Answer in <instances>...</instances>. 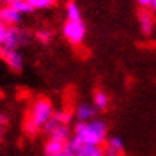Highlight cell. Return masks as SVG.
<instances>
[{"label": "cell", "mask_w": 156, "mask_h": 156, "mask_svg": "<svg viewBox=\"0 0 156 156\" xmlns=\"http://www.w3.org/2000/svg\"><path fill=\"white\" fill-rule=\"evenodd\" d=\"M108 125L103 120H87L79 122L75 126V137L83 145H100L106 140Z\"/></svg>", "instance_id": "1"}, {"label": "cell", "mask_w": 156, "mask_h": 156, "mask_svg": "<svg viewBox=\"0 0 156 156\" xmlns=\"http://www.w3.org/2000/svg\"><path fill=\"white\" fill-rule=\"evenodd\" d=\"M53 106L48 99H39L32 106V112L26 122V130L30 135H34L39 129L44 126V123L53 116Z\"/></svg>", "instance_id": "2"}, {"label": "cell", "mask_w": 156, "mask_h": 156, "mask_svg": "<svg viewBox=\"0 0 156 156\" xmlns=\"http://www.w3.org/2000/svg\"><path fill=\"white\" fill-rule=\"evenodd\" d=\"M29 42V34L22 30V29L16 27V26H9L6 30V36L3 40V44L0 49H6V50H17L20 46H23Z\"/></svg>", "instance_id": "3"}, {"label": "cell", "mask_w": 156, "mask_h": 156, "mask_svg": "<svg viewBox=\"0 0 156 156\" xmlns=\"http://www.w3.org/2000/svg\"><path fill=\"white\" fill-rule=\"evenodd\" d=\"M63 34L72 44H80L86 37V24L83 20H67L63 26Z\"/></svg>", "instance_id": "4"}, {"label": "cell", "mask_w": 156, "mask_h": 156, "mask_svg": "<svg viewBox=\"0 0 156 156\" xmlns=\"http://www.w3.org/2000/svg\"><path fill=\"white\" fill-rule=\"evenodd\" d=\"M0 56L5 59V62L10 66V69L19 72L23 67V56L19 50H6L0 49Z\"/></svg>", "instance_id": "5"}, {"label": "cell", "mask_w": 156, "mask_h": 156, "mask_svg": "<svg viewBox=\"0 0 156 156\" xmlns=\"http://www.w3.org/2000/svg\"><path fill=\"white\" fill-rule=\"evenodd\" d=\"M0 20L9 27V26H16L20 23L22 20V14L17 13L14 9H12L10 6H5L0 9Z\"/></svg>", "instance_id": "6"}, {"label": "cell", "mask_w": 156, "mask_h": 156, "mask_svg": "<svg viewBox=\"0 0 156 156\" xmlns=\"http://www.w3.org/2000/svg\"><path fill=\"white\" fill-rule=\"evenodd\" d=\"M125 149V143L119 136L110 137L103 147V155L105 156H120Z\"/></svg>", "instance_id": "7"}, {"label": "cell", "mask_w": 156, "mask_h": 156, "mask_svg": "<svg viewBox=\"0 0 156 156\" xmlns=\"http://www.w3.org/2000/svg\"><path fill=\"white\" fill-rule=\"evenodd\" d=\"M76 118L79 122H87V120H92L93 116H95V108L90 106L87 103H80L77 108H76Z\"/></svg>", "instance_id": "8"}, {"label": "cell", "mask_w": 156, "mask_h": 156, "mask_svg": "<svg viewBox=\"0 0 156 156\" xmlns=\"http://www.w3.org/2000/svg\"><path fill=\"white\" fill-rule=\"evenodd\" d=\"M139 23L142 29L143 34H151L153 30V17L151 13H147L146 10H142L139 14Z\"/></svg>", "instance_id": "9"}, {"label": "cell", "mask_w": 156, "mask_h": 156, "mask_svg": "<svg viewBox=\"0 0 156 156\" xmlns=\"http://www.w3.org/2000/svg\"><path fill=\"white\" fill-rule=\"evenodd\" d=\"M75 156H103V147L100 145H83Z\"/></svg>", "instance_id": "10"}, {"label": "cell", "mask_w": 156, "mask_h": 156, "mask_svg": "<svg viewBox=\"0 0 156 156\" xmlns=\"http://www.w3.org/2000/svg\"><path fill=\"white\" fill-rule=\"evenodd\" d=\"M65 147H66V142L59 140V139H49V142L46 143V147H44V152L48 156H53L60 153Z\"/></svg>", "instance_id": "11"}, {"label": "cell", "mask_w": 156, "mask_h": 156, "mask_svg": "<svg viewBox=\"0 0 156 156\" xmlns=\"http://www.w3.org/2000/svg\"><path fill=\"white\" fill-rule=\"evenodd\" d=\"M6 3H7V6H10L12 9L16 10L17 13L22 14V16L30 13V12H33L32 6L29 5L26 0H6Z\"/></svg>", "instance_id": "12"}, {"label": "cell", "mask_w": 156, "mask_h": 156, "mask_svg": "<svg viewBox=\"0 0 156 156\" xmlns=\"http://www.w3.org/2000/svg\"><path fill=\"white\" fill-rule=\"evenodd\" d=\"M49 137H50V139H59V140H63V142H67L69 137H70V130L67 128V125H59V126L49 135Z\"/></svg>", "instance_id": "13"}, {"label": "cell", "mask_w": 156, "mask_h": 156, "mask_svg": "<svg viewBox=\"0 0 156 156\" xmlns=\"http://www.w3.org/2000/svg\"><path fill=\"white\" fill-rule=\"evenodd\" d=\"M93 103L98 110H106L109 106V96L102 90H98L93 96Z\"/></svg>", "instance_id": "14"}, {"label": "cell", "mask_w": 156, "mask_h": 156, "mask_svg": "<svg viewBox=\"0 0 156 156\" xmlns=\"http://www.w3.org/2000/svg\"><path fill=\"white\" fill-rule=\"evenodd\" d=\"M66 16L67 20H82L80 7L77 6L76 2H69L66 6Z\"/></svg>", "instance_id": "15"}, {"label": "cell", "mask_w": 156, "mask_h": 156, "mask_svg": "<svg viewBox=\"0 0 156 156\" xmlns=\"http://www.w3.org/2000/svg\"><path fill=\"white\" fill-rule=\"evenodd\" d=\"M29 5L32 6V9H48L50 6L56 3V0H26Z\"/></svg>", "instance_id": "16"}, {"label": "cell", "mask_w": 156, "mask_h": 156, "mask_svg": "<svg viewBox=\"0 0 156 156\" xmlns=\"http://www.w3.org/2000/svg\"><path fill=\"white\" fill-rule=\"evenodd\" d=\"M53 116L62 123V125H67V123L72 120V115L69 112H56L53 113Z\"/></svg>", "instance_id": "17"}, {"label": "cell", "mask_w": 156, "mask_h": 156, "mask_svg": "<svg viewBox=\"0 0 156 156\" xmlns=\"http://www.w3.org/2000/svg\"><path fill=\"white\" fill-rule=\"evenodd\" d=\"M37 39L42 43H49L52 39V32L50 30H40V32H37Z\"/></svg>", "instance_id": "18"}, {"label": "cell", "mask_w": 156, "mask_h": 156, "mask_svg": "<svg viewBox=\"0 0 156 156\" xmlns=\"http://www.w3.org/2000/svg\"><path fill=\"white\" fill-rule=\"evenodd\" d=\"M6 30H7V26H6L2 20H0V48L3 44V40H5V36H6Z\"/></svg>", "instance_id": "19"}, {"label": "cell", "mask_w": 156, "mask_h": 156, "mask_svg": "<svg viewBox=\"0 0 156 156\" xmlns=\"http://www.w3.org/2000/svg\"><path fill=\"white\" fill-rule=\"evenodd\" d=\"M53 156H75V152H72L69 147H65L60 153H57V155H53Z\"/></svg>", "instance_id": "20"}, {"label": "cell", "mask_w": 156, "mask_h": 156, "mask_svg": "<svg viewBox=\"0 0 156 156\" xmlns=\"http://www.w3.org/2000/svg\"><path fill=\"white\" fill-rule=\"evenodd\" d=\"M137 3L143 7H147V6H152V0H137Z\"/></svg>", "instance_id": "21"}, {"label": "cell", "mask_w": 156, "mask_h": 156, "mask_svg": "<svg viewBox=\"0 0 156 156\" xmlns=\"http://www.w3.org/2000/svg\"><path fill=\"white\" fill-rule=\"evenodd\" d=\"M5 123H7V118H6V115L3 112H0V126L5 125Z\"/></svg>", "instance_id": "22"}, {"label": "cell", "mask_w": 156, "mask_h": 156, "mask_svg": "<svg viewBox=\"0 0 156 156\" xmlns=\"http://www.w3.org/2000/svg\"><path fill=\"white\" fill-rule=\"evenodd\" d=\"M152 9H153V14H155V17H156V5L152 6Z\"/></svg>", "instance_id": "23"}, {"label": "cell", "mask_w": 156, "mask_h": 156, "mask_svg": "<svg viewBox=\"0 0 156 156\" xmlns=\"http://www.w3.org/2000/svg\"><path fill=\"white\" fill-rule=\"evenodd\" d=\"M153 5H156V0H152V6Z\"/></svg>", "instance_id": "24"}, {"label": "cell", "mask_w": 156, "mask_h": 156, "mask_svg": "<svg viewBox=\"0 0 156 156\" xmlns=\"http://www.w3.org/2000/svg\"><path fill=\"white\" fill-rule=\"evenodd\" d=\"M6 0H0V5H2V3H5Z\"/></svg>", "instance_id": "25"}, {"label": "cell", "mask_w": 156, "mask_h": 156, "mask_svg": "<svg viewBox=\"0 0 156 156\" xmlns=\"http://www.w3.org/2000/svg\"><path fill=\"white\" fill-rule=\"evenodd\" d=\"M0 136H2V126H0Z\"/></svg>", "instance_id": "26"}, {"label": "cell", "mask_w": 156, "mask_h": 156, "mask_svg": "<svg viewBox=\"0 0 156 156\" xmlns=\"http://www.w3.org/2000/svg\"><path fill=\"white\" fill-rule=\"evenodd\" d=\"M103 156H105V155H103Z\"/></svg>", "instance_id": "27"}]
</instances>
